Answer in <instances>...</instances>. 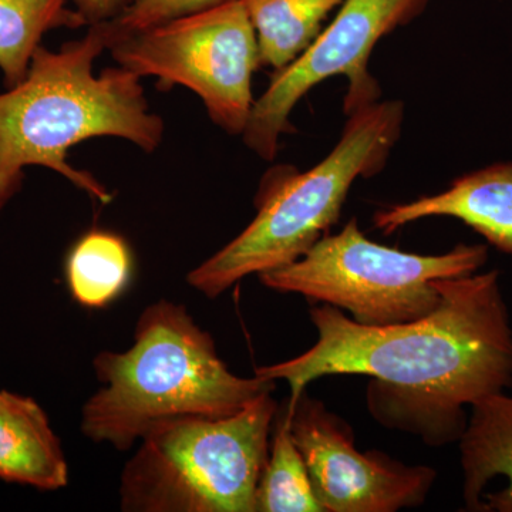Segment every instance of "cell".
I'll list each match as a JSON object with an SVG mask.
<instances>
[{"label":"cell","instance_id":"cell-1","mask_svg":"<svg viewBox=\"0 0 512 512\" xmlns=\"http://www.w3.org/2000/svg\"><path fill=\"white\" fill-rule=\"evenodd\" d=\"M441 302L424 318L365 326L332 305L313 306L318 342L301 356L258 367L285 380L291 409L320 377H373L394 392L464 409L512 387V328L500 272L437 279Z\"/></svg>","mask_w":512,"mask_h":512},{"label":"cell","instance_id":"cell-2","mask_svg":"<svg viewBox=\"0 0 512 512\" xmlns=\"http://www.w3.org/2000/svg\"><path fill=\"white\" fill-rule=\"evenodd\" d=\"M104 23L59 50L39 46L22 82L0 93V211L22 188L30 165L50 168L101 202L111 195L87 171L67 163V151L93 137H119L153 153L164 123L151 113L141 77L124 67L94 74L107 49Z\"/></svg>","mask_w":512,"mask_h":512},{"label":"cell","instance_id":"cell-3","mask_svg":"<svg viewBox=\"0 0 512 512\" xmlns=\"http://www.w3.org/2000/svg\"><path fill=\"white\" fill-rule=\"evenodd\" d=\"M93 366L103 387L84 404L80 427L119 451L167 421L234 416L276 389L275 380L234 375L210 333L168 301L141 313L130 349L101 352Z\"/></svg>","mask_w":512,"mask_h":512},{"label":"cell","instance_id":"cell-4","mask_svg":"<svg viewBox=\"0 0 512 512\" xmlns=\"http://www.w3.org/2000/svg\"><path fill=\"white\" fill-rule=\"evenodd\" d=\"M400 101H375L349 114L342 137L306 173L271 178L258 195V214L237 238L197 266L188 284L214 299L242 281L305 255L339 221L357 178L383 170L402 133Z\"/></svg>","mask_w":512,"mask_h":512},{"label":"cell","instance_id":"cell-5","mask_svg":"<svg viewBox=\"0 0 512 512\" xmlns=\"http://www.w3.org/2000/svg\"><path fill=\"white\" fill-rule=\"evenodd\" d=\"M278 410L266 393L234 416L178 419L151 430L121 474V510L256 512Z\"/></svg>","mask_w":512,"mask_h":512},{"label":"cell","instance_id":"cell-6","mask_svg":"<svg viewBox=\"0 0 512 512\" xmlns=\"http://www.w3.org/2000/svg\"><path fill=\"white\" fill-rule=\"evenodd\" d=\"M487 259L488 248L480 244H460L441 255L383 247L352 218L339 234H326L301 258L258 278L276 292L349 312L360 325L389 326L436 311L437 279L476 274Z\"/></svg>","mask_w":512,"mask_h":512},{"label":"cell","instance_id":"cell-7","mask_svg":"<svg viewBox=\"0 0 512 512\" xmlns=\"http://www.w3.org/2000/svg\"><path fill=\"white\" fill-rule=\"evenodd\" d=\"M107 37L119 66L141 79L187 87L218 127L232 136L244 134L255 104L252 74L261 64L244 0H224L128 35L110 36L107 30Z\"/></svg>","mask_w":512,"mask_h":512},{"label":"cell","instance_id":"cell-8","mask_svg":"<svg viewBox=\"0 0 512 512\" xmlns=\"http://www.w3.org/2000/svg\"><path fill=\"white\" fill-rule=\"evenodd\" d=\"M429 0H345L330 26L288 66L275 70L256 100L244 141L264 160L278 153L279 138L292 131L289 116L316 84L333 76L349 80L345 113L379 100L380 87L367 70L370 53L383 36L421 15Z\"/></svg>","mask_w":512,"mask_h":512},{"label":"cell","instance_id":"cell-9","mask_svg":"<svg viewBox=\"0 0 512 512\" xmlns=\"http://www.w3.org/2000/svg\"><path fill=\"white\" fill-rule=\"evenodd\" d=\"M286 413L325 512H394L426 501L433 468L406 466L382 451L360 453L352 427L305 392Z\"/></svg>","mask_w":512,"mask_h":512},{"label":"cell","instance_id":"cell-10","mask_svg":"<svg viewBox=\"0 0 512 512\" xmlns=\"http://www.w3.org/2000/svg\"><path fill=\"white\" fill-rule=\"evenodd\" d=\"M429 217L463 221L495 248L512 255V163L490 165L457 178L441 194L377 211L373 222L390 235Z\"/></svg>","mask_w":512,"mask_h":512},{"label":"cell","instance_id":"cell-11","mask_svg":"<svg viewBox=\"0 0 512 512\" xmlns=\"http://www.w3.org/2000/svg\"><path fill=\"white\" fill-rule=\"evenodd\" d=\"M468 511L512 512V397L495 393L471 406L460 439Z\"/></svg>","mask_w":512,"mask_h":512},{"label":"cell","instance_id":"cell-12","mask_svg":"<svg viewBox=\"0 0 512 512\" xmlns=\"http://www.w3.org/2000/svg\"><path fill=\"white\" fill-rule=\"evenodd\" d=\"M0 480L40 491L69 484V464L45 410L8 390H0Z\"/></svg>","mask_w":512,"mask_h":512},{"label":"cell","instance_id":"cell-13","mask_svg":"<svg viewBox=\"0 0 512 512\" xmlns=\"http://www.w3.org/2000/svg\"><path fill=\"white\" fill-rule=\"evenodd\" d=\"M254 25L259 60L282 69L302 55L322 32V23L345 0H244Z\"/></svg>","mask_w":512,"mask_h":512},{"label":"cell","instance_id":"cell-14","mask_svg":"<svg viewBox=\"0 0 512 512\" xmlns=\"http://www.w3.org/2000/svg\"><path fill=\"white\" fill-rule=\"evenodd\" d=\"M69 0H0V70L6 86L22 82L43 36L53 29L80 28L86 20Z\"/></svg>","mask_w":512,"mask_h":512},{"label":"cell","instance_id":"cell-15","mask_svg":"<svg viewBox=\"0 0 512 512\" xmlns=\"http://www.w3.org/2000/svg\"><path fill=\"white\" fill-rule=\"evenodd\" d=\"M130 275V249L123 238L110 232L84 235L67 258L70 292L87 308H103L113 302L126 288Z\"/></svg>","mask_w":512,"mask_h":512},{"label":"cell","instance_id":"cell-16","mask_svg":"<svg viewBox=\"0 0 512 512\" xmlns=\"http://www.w3.org/2000/svg\"><path fill=\"white\" fill-rule=\"evenodd\" d=\"M256 512H325L292 439L286 406L279 407L272 427L271 453L256 491Z\"/></svg>","mask_w":512,"mask_h":512},{"label":"cell","instance_id":"cell-17","mask_svg":"<svg viewBox=\"0 0 512 512\" xmlns=\"http://www.w3.org/2000/svg\"><path fill=\"white\" fill-rule=\"evenodd\" d=\"M222 2L224 0H136L119 18L104 23L110 36L128 35L220 5Z\"/></svg>","mask_w":512,"mask_h":512},{"label":"cell","instance_id":"cell-18","mask_svg":"<svg viewBox=\"0 0 512 512\" xmlns=\"http://www.w3.org/2000/svg\"><path fill=\"white\" fill-rule=\"evenodd\" d=\"M86 25L110 22L119 18L136 0H73Z\"/></svg>","mask_w":512,"mask_h":512}]
</instances>
